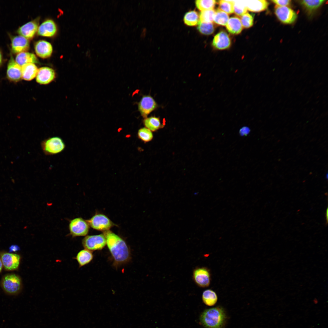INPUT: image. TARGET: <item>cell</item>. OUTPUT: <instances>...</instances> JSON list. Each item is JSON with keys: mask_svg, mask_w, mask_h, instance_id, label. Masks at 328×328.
<instances>
[{"mask_svg": "<svg viewBox=\"0 0 328 328\" xmlns=\"http://www.w3.org/2000/svg\"><path fill=\"white\" fill-rule=\"evenodd\" d=\"M106 244L116 267L126 263L131 259L129 248L121 238L110 231H104Z\"/></svg>", "mask_w": 328, "mask_h": 328, "instance_id": "1", "label": "cell"}, {"mask_svg": "<svg viewBox=\"0 0 328 328\" xmlns=\"http://www.w3.org/2000/svg\"><path fill=\"white\" fill-rule=\"evenodd\" d=\"M226 319V315L223 308L217 307L205 310L200 317V321L207 328H221Z\"/></svg>", "mask_w": 328, "mask_h": 328, "instance_id": "2", "label": "cell"}, {"mask_svg": "<svg viewBox=\"0 0 328 328\" xmlns=\"http://www.w3.org/2000/svg\"><path fill=\"white\" fill-rule=\"evenodd\" d=\"M41 148L46 155H53L59 153L65 149L66 145L63 140L58 136L48 138L42 141Z\"/></svg>", "mask_w": 328, "mask_h": 328, "instance_id": "3", "label": "cell"}, {"mask_svg": "<svg viewBox=\"0 0 328 328\" xmlns=\"http://www.w3.org/2000/svg\"><path fill=\"white\" fill-rule=\"evenodd\" d=\"M82 243L85 249L92 251L102 249L106 244V241L103 234L87 236L82 240Z\"/></svg>", "mask_w": 328, "mask_h": 328, "instance_id": "4", "label": "cell"}, {"mask_svg": "<svg viewBox=\"0 0 328 328\" xmlns=\"http://www.w3.org/2000/svg\"><path fill=\"white\" fill-rule=\"evenodd\" d=\"M89 225L86 221L80 217L71 220L69 224L70 234L73 237L84 236L88 234Z\"/></svg>", "mask_w": 328, "mask_h": 328, "instance_id": "5", "label": "cell"}, {"mask_svg": "<svg viewBox=\"0 0 328 328\" xmlns=\"http://www.w3.org/2000/svg\"><path fill=\"white\" fill-rule=\"evenodd\" d=\"M86 221L93 228L104 231L109 230L114 225L106 216L101 214H96Z\"/></svg>", "mask_w": 328, "mask_h": 328, "instance_id": "6", "label": "cell"}, {"mask_svg": "<svg viewBox=\"0 0 328 328\" xmlns=\"http://www.w3.org/2000/svg\"><path fill=\"white\" fill-rule=\"evenodd\" d=\"M275 13L278 19L285 24H291L293 23L297 18V14L292 9L287 6L276 5L275 7Z\"/></svg>", "mask_w": 328, "mask_h": 328, "instance_id": "7", "label": "cell"}, {"mask_svg": "<svg viewBox=\"0 0 328 328\" xmlns=\"http://www.w3.org/2000/svg\"><path fill=\"white\" fill-rule=\"evenodd\" d=\"M2 285L3 289L7 292L15 294L20 290L21 281L17 275L14 274H9L3 278Z\"/></svg>", "mask_w": 328, "mask_h": 328, "instance_id": "8", "label": "cell"}, {"mask_svg": "<svg viewBox=\"0 0 328 328\" xmlns=\"http://www.w3.org/2000/svg\"><path fill=\"white\" fill-rule=\"evenodd\" d=\"M157 106L155 100L149 95L143 96L138 104V110L141 115L145 118L156 109Z\"/></svg>", "mask_w": 328, "mask_h": 328, "instance_id": "9", "label": "cell"}, {"mask_svg": "<svg viewBox=\"0 0 328 328\" xmlns=\"http://www.w3.org/2000/svg\"><path fill=\"white\" fill-rule=\"evenodd\" d=\"M6 76L10 80L17 82L22 78V67L19 65L11 55L8 63Z\"/></svg>", "mask_w": 328, "mask_h": 328, "instance_id": "10", "label": "cell"}, {"mask_svg": "<svg viewBox=\"0 0 328 328\" xmlns=\"http://www.w3.org/2000/svg\"><path fill=\"white\" fill-rule=\"evenodd\" d=\"M193 278L196 283L200 287H206L210 283V274L208 270L205 268L195 269L193 272Z\"/></svg>", "mask_w": 328, "mask_h": 328, "instance_id": "11", "label": "cell"}, {"mask_svg": "<svg viewBox=\"0 0 328 328\" xmlns=\"http://www.w3.org/2000/svg\"><path fill=\"white\" fill-rule=\"evenodd\" d=\"M2 263L5 268L7 270H12L18 267L20 257L18 255L10 253H4L1 256Z\"/></svg>", "mask_w": 328, "mask_h": 328, "instance_id": "12", "label": "cell"}, {"mask_svg": "<svg viewBox=\"0 0 328 328\" xmlns=\"http://www.w3.org/2000/svg\"><path fill=\"white\" fill-rule=\"evenodd\" d=\"M55 76V72L52 69L48 67H43L38 69L36 80L37 82L39 84H47L53 80Z\"/></svg>", "mask_w": 328, "mask_h": 328, "instance_id": "13", "label": "cell"}, {"mask_svg": "<svg viewBox=\"0 0 328 328\" xmlns=\"http://www.w3.org/2000/svg\"><path fill=\"white\" fill-rule=\"evenodd\" d=\"M29 47V42L28 39L21 36H16L11 39V48L12 52L19 53L25 52Z\"/></svg>", "mask_w": 328, "mask_h": 328, "instance_id": "14", "label": "cell"}, {"mask_svg": "<svg viewBox=\"0 0 328 328\" xmlns=\"http://www.w3.org/2000/svg\"><path fill=\"white\" fill-rule=\"evenodd\" d=\"M231 44V40L229 35L224 31H220L216 35L212 42L213 46L220 50L228 48Z\"/></svg>", "mask_w": 328, "mask_h": 328, "instance_id": "15", "label": "cell"}, {"mask_svg": "<svg viewBox=\"0 0 328 328\" xmlns=\"http://www.w3.org/2000/svg\"><path fill=\"white\" fill-rule=\"evenodd\" d=\"M38 28V23L35 20L29 22L23 25L18 29V33L26 39L32 38Z\"/></svg>", "mask_w": 328, "mask_h": 328, "instance_id": "16", "label": "cell"}, {"mask_svg": "<svg viewBox=\"0 0 328 328\" xmlns=\"http://www.w3.org/2000/svg\"><path fill=\"white\" fill-rule=\"evenodd\" d=\"M57 31L55 22L52 20L48 19L43 22L39 27L38 34L42 36L51 37L53 36Z\"/></svg>", "mask_w": 328, "mask_h": 328, "instance_id": "17", "label": "cell"}, {"mask_svg": "<svg viewBox=\"0 0 328 328\" xmlns=\"http://www.w3.org/2000/svg\"><path fill=\"white\" fill-rule=\"evenodd\" d=\"M34 48L37 55L43 58L50 56L53 51V47L51 44L44 40L37 41L35 44Z\"/></svg>", "mask_w": 328, "mask_h": 328, "instance_id": "18", "label": "cell"}, {"mask_svg": "<svg viewBox=\"0 0 328 328\" xmlns=\"http://www.w3.org/2000/svg\"><path fill=\"white\" fill-rule=\"evenodd\" d=\"M325 2L324 0H300V4L304 8L309 16H311Z\"/></svg>", "mask_w": 328, "mask_h": 328, "instance_id": "19", "label": "cell"}, {"mask_svg": "<svg viewBox=\"0 0 328 328\" xmlns=\"http://www.w3.org/2000/svg\"><path fill=\"white\" fill-rule=\"evenodd\" d=\"M247 9L250 11L259 12L267 9L269 3L265 0H245Z\"/></svg>", "mask_w": 328, "mask_h": 328, "instance_id": "20", "label": "cell"}, {"mask_svg": "<svg viewBox=\"0 0 328 328\" xmlns=\"http://www.w3.org/2000/svg\"><path fill=\"white\" fill-rule=\"evenodd\" d=\"M38 70L37 67L34 63L26 64L22 67V78L26 80H31L36 76Z\"/></svg>", "mask_w": 328, "mask_h": 328, "instance_id": "21", "label": "cell"}, {"mask_svg": "<svg viewBox=\"0 0 328 328\" xmlns=\"http://www.w3.org/2000/svg\"><path fill=\"white\" fill-rule=\"evenodd\" d=\"M93 258L92 251L86 249L82 250L77 254L75 259L77 261L79 267H83L90 262Z\"/></svg>", "mask_w": 328, "mask_h": 328, "instance_id": "22", "label": "cell"}, {"mask_svg": "<svg viewBox=\"0 0 328 328\" xmlns=\"http://www.w3.org/2000/svg\"><path fill=\"white\" fill-rule=\"evenodd\" d=\"M226 27L228 32L233 34H239L243 29L241 20L236 16L232 17L229 19L226 25Z\"/></svg>", "mask_w": 328, "mask_h": 328, "instance_id": "23", "label": "cell"}, {"mask_svg": "<svg viewBox=\"0 0 328 328\" xmlns=\"http://www.w3.org/2000/svg\"><path fill=\"white\" fill-rule=\"evenodd\" d=\"M15 61L21 66L28 63H37L38 62L34 54L25 52L18 53L15 57Z\"/></svg>", "mask_w": 328, "mask_h": 328, "instance_id": "24", "label": "cell"}, {"mask_svg": "<svg viewBox=\"0 0 328 328\" xmlns=\"http://www.w3.org/2000/svg\"><path fill=\"white\" fill-rule=\"evenodd\" d=\"M202 299L205 304L212 306L214 305L217 302V296L214 291L210 289H208L203 292Z\"/></svg>", "mask_w": 328, "mask_h": 328, "instance_id": "25", "label": "cell"}, {"mask_svg": "<svg viewBox=\"0 0 328 328\" xmlns=\"http://www.w3.org/2000/svg\"><path fill=\"white\" fill-rule=\"evenodd\" d=\"M144 125L146 128L151 131H155L161 127L159 119L155 116L147 117L143 121Z\"/></svg>", "mask_w": 328, "mask_h": 328, "instance_id": "26", "label": "cell"}, {"mask_svg": "<svg viewBox=\"0 0 328 328\" xmlns=\"http://www.w3.org/2000/svg\"><path fill=\"white\" fill-rule=\"evenodd\" d=\"M199 14L195 10L190 11L187 12L183 18L184 23L190 26L196 25L199 22Z\"/></svg>", "mask_w": 328, "mask_h": 328, "instance_id": "27", "label": "cell"}, {"mask_svg": "<svg viewBox=\"0 0 328 328\" xmlns=\"http://www.w3.org/2000/svg\"><path fill=\"white\" fill-rule=\"evenodd\" d=\"M229 16L227 14L218 9L215 11L214 21L218 25L222 26L226 25Z\"/></svg>", "mask_w": 328, "mask_h": 328, "instance_id": "28", "label": "cell"}, {"mask_svg": "<svg viewBox=\"0 0 328 328\" xmlns=\"http://www.w3.org/2000/svg\"><path fill=\"white\" fill-rule=\"evenodd\" d=\"M195 3L197 8L202 11L213 9L216 2L214 0H197Z\"/></svg>", "mask_w": 328, "mask_h": 328, "instance_id": "29", "label": "cell"}, {"mask_svg": "<svg viewBox=\"0 0 328 328\" xmlns=\"http://www.w3.org/2000/svg\"><path fill=\"white\" fill-rule=\"evenodd\" d=\"M215 12V11L213 9L202 11L199 15V22H202L212 23L214 21Z\"/></svg>", "mask_w": 328, "mask_h": 328, "instance_id": "30", "label": "cell"}, {"mask_svg": "<svg viewBox=\"0 0 328 328\" xmlns=\"http://www.w3.org/2000/svg\"><path fill=\"white\" fill-rule=\"evenodd\" d=\"M233 0H221L219 2V9L227 14L234 12Z\"/></svg>", "mask_w": 328, "mask_h": 328, "instance_id": "31", "label": "cell"}, {"mask_svg": "<svg viewBox=\"0 0 328 328\" xmlns=\"http://www.w3.org/2000/svg\"><path fill=\"white\" fill-rule=\"evenodd\" d=\"M197 29L202 34L209 35L212 34L214 31V27L212 23L202 22H199Z\"/></svg>", "mask_w": 328, "mask_h": 328, "instance_id": "32", "label": "cell"}, {"mask_svg": "<svg viewBox=\"0 0 328 328\" xmlns=\"http://www.w3.org/2000/svg\"><path fill=\"white\" fill-rule=\"evenodd\" d=\"M234 12L238 16H241L246 13L247 9L245 0H233Z\"/></svg>", "mask_w": 328, "mask_h": 328, "instance_id": "33", "label": "cell"}, {"mask_svg": "<svg viewBox=\"0 0 328 328\" xmlns=\"http://www.w3.org/2000/svg\"><path fill=\"white\" fill-rule=\"evenodd\" d=\"M138 134L139 138L145 142L151 141L153 138L152 131L144 127L140 129Z\"/></svg>", "mask_w": 328, "mask_h": 328, "instance_id": "34", "label": "cell"}, {"mask_svg": "<svg viewBox=\"0 0 328 328\" xmlns=\"http://www.w3.org/2000/svg\"><path fill=\"white\" fill-rule=\"evenodd\" d=\"M254 15L248 13H246L241 17V22L244 28H249L252 26L253 24Z\"/></svg>", "mask_w": 328, "mask_h": 328, "instance_id": "35", "label": "cell"}, {"mask_svg": "<svg viewBox=\"0 0 328 328\" xmlns=\"http://www.w3.org/2000/svg\"><path fill=\"white\" fill-rule=\"evenodd\" d=\"M276 5L280 6H287L289 5L291 3L290 0H274L271 1Z\"/></svg>", "mask_w": 328, "mask_h": 328, "instance_id": "36", "label": "cell"}, {"mask_svg": "<svg viewBox=\"0 0 328 328\" xmlns=\"http://www.w3.org/2000/svg\"><path fill=\"white\" fill-rule=\"evenodd\" d=\"M20 249L18 245H12L9 248V252H15L19 251Z\"/></svg>", "mask_w": 328, "mask_h": 328, "instance_id": "37", "label": "cell"}, {"mask_svg": "<svg viewBox=\"0 0 328 328\" xmlns=\"http://www.w3.org/2000/svg\"><path fill=\"white\" fill-rule=\"evenodd\" d=\"M2 53H1V51H0V66H1V65L2 64Z\"/></svg>", "mask_w": 328, "mask_h": 328, "instance_id": "38", "label": "cell"}, {"mask_svg": "<svg viewBox=\"0 0 328 328\" xmlns=\"http://www.w3.org/2000/svg\"><path fill=\"white\" fill-rule=\"evenodd\" d=\"M328 209L327 208V209H326V219L327 221V220H328Z\"/></svg>", "mask_w": 328, "mask_h": 328, "instance_id": "39", "label": "cell"}, {"mask_svg": "<svg viewBox=\"0 0 328 328\" xmlns=\"http://www.w3.org/2000/svg\"><path fill=\"white\" fill-rule=\"evenodd\" d=\"M2 261L0 259V272L1 271L2 268Z\"/></svg>", "mask_w": 328, "mask_h": 328, "instance_id": "40", "label": "cell"}]
</instances>
